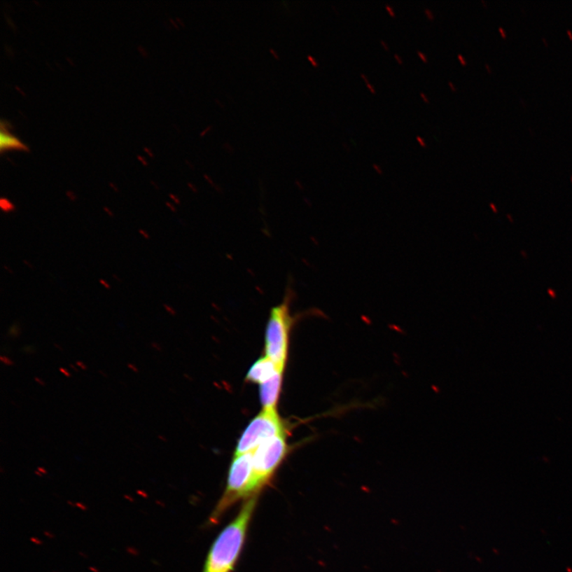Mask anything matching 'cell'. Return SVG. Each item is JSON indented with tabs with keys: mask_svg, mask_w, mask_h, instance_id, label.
<instances>
[{
	"mask_svg": "<svg viewBox=\"0 0 572 572\" xmlns=\"http://www.w3.org/2000/svg\"><path fill=\"white\" fill-rule=\"evenodd\" d=\"M38 470H39L40 473L43 474V475H47V470L45 468H42V467H39L38 468Z\"/></svg>",
	"mask_w": 572,
	"mask_h": 572,
	"instance_id": "41",
	"label": "cell"
},
{
	"mask_svg": "<svg viewBox=\"0 0 572 572\" xmlns=\"http://www.w3.org/2000/svg\"><path fill=\"white\" fill-rule=\"evenodd\" d=\"M99 374H100V375H102V376H104V377H109L107 374H105V373L104 372V371L99 370Z\"/></svg>",
	"mask_w": 572,
	"mask_h": 572,
	"instance_id": "44",
	"label": "cell"
},
{
	"mask_svg": "<svg viewBox=\"0 0 572 572\" xmlns=\"http://www.w3.org/2000/svg\"><path fill=\"white\" fill-rule=\"evenodd\" d=\"M31 540L33 542L34 544L37 545H43V541L36 538H32Z\"/></svg>",
	"mask_w": 572,
	"mask_h": 572,
	"instance_id": "31",
	"label": "cell"
},
{
	"mask_svg": "<svg viewBox=\"0 0 572 572\" xmlns=\"http://www.w3.org/2000/svg\"><path fill=\"white\" fill-rule=\"evenodd\" d=\"M22 351L25 352L27 354H33L35 352V349L32 345L25 346L22 347Z\"/></svg>",
	"mask_w": 572,
	"mask_h": 572,
	"instance_id": "17",
	"label": "cell"
},
{
	"mask_svg": "<svg viewBox=\"0 0 572 572\" xmlns=\"http://www.w3.org/2000/svg\"><path fill=\"white\" fill-rule=\"evenodd\" d=\"M380 43H381L382 46L383 47H384L385 50H390V46H389V45L385 42V41L380 40Z\"/></svg>",
	"mask_w": 572,
	"mask_h": 572,
	"instance_id": "36",
	"label": "cell"
},
{
	"mask_svg": "<svg viewBox=\"0 0 572 572\" xmlns=\"http://www.w3.org/2000/svg\"><path fill=\"white\" fill-rule=\"evenodd\" d=\"M90 570L91 571H92V572H99V570L97 568H94V567L90 568Z\"/></svg>",
	"mask_w": 572,
	"mask_h": 572,
	"instance_id": "45",
	"label": "cell"
},
{
	"mask_svg": "<svg viewBox=\"0 0 572 572\" xmlns=\"http://www.w3.org/2000/svg\"><path fill=\"white\" fill-rule=\"evenodd\" d=\"M211 128L212 127L209 126L207 128L204 129V131L202 133H200V137H205V135L207 134L211 131Z\"/></svg>",
	"mask_w": 572,
	"mask_h": 572,
	"instance_id": "28",
	"label": "cell"
},
{
	"mask_svg": "<svg viewBox=\"0 0 572 572\" xmlns=\"http://www.w3.org/2000/svg\"><path fill=\"white\" fill-rule=\"evenodd\" d=\"M125 498L128 500L130 503H134V498L131 495H125Z\"/></svg>",
	"mask_w": 572,
	"mask_h": 572,
	"instance_id": "39",
	"label": "cell"
},
{
	"mask_svg": "<svg viewBox=\"0 0 572 572\" xmlns=\"http://www.w3.org/2000/svg\"><path fill=\"white\" fill-rule=\"evenodd\" d=\"M76 507H78V508L80 510H84V511L88 510V507L85 504L81 503H76Z\"/></svg>",
	"mask_w": 572,
	"mask_h": 572,
	"instance_id": "30",
	"label": "cell"
},
{
	"mask_svg": "<svg viewBox=\"0 0 572 572\" xmlns=\"http://www.w3.org/2000/svg\"><path fill=\"white\" fill-rule=\"evenodd\" d=\"M481 2H482L483 4H484V5H485V7H487V5L486 2L484 1V0H481Z\"/></svg>",
	"mask_w": 572,
	"mask_h": 572,
	"instance_id": "51",
	"label": "cell"
},
{
	"mask_svg": "<svg viewBox=\"0 0 572 572\" xmlns=\"http://www.w3.org/2000/svg\"><path fill=\"white\" fill-rule=\"evenodd\" d=\"M69 367H70L71 368H72L74 370H75V371H78V369H76V368H75V367H74V365L73 364H70V365H69Z\"/></svg>",
	"mask_w": 572,
	"mask_h": 572,
	"instance_id": "47",
	"label": "cell"
},
{
	"mask_svg": "<svg viewBox=\"0 0 572 572\" xmlns=\"http://www.w3.org/2000/svg\"><path fill=\"white\" fill-rule=\"evenodd\" d=\"M361 78L365 81V83H368V82H369L367 76H365L364 74H361Z\"/></svg>",
	"mask_w": 572,
	"mask_h": 572,
	"instance_id": "42",
	"label": "cell"
},
{
	"mask_svg": "<svg viewBox=\"0 0 572 572\" xmlns=\"http://www.w3.org/2000/svg\"><path fill=\"white\" fill-rule=\"evenodd\" d=\"M0 206H1L2 211L4 212H11L15 210V205L11 200L4 197L1 199Z\"/></svg>",
	"mask_w": 572,
	"mask_h": 572,
	"instance_id": "9",
	"label": "cell"
},
{
	"mask_svg": "<svg viewBox=\"0 0 572 572\" xmlns=\"http://www.w3.org/2000/svg\"><path fill=\"white\" fill-rule=\"evenodd\" d=\"M139 234L140 235V237H141V238H144V239H146H146H147V240H148V239H151V235H150V234H149V233H148V232H147V231H146V230H145V229H143V228L139 229Z\"/></svg>",
	"mask_w": 572,
	"mask_h": 572,
	"instance_id": "13",
	"label": "cell"
},
{
	"mask_svg": "<svg viewBox=\"0 0 572 572\" xmlns=\"http://www.w3.org/2000/svg\"><path fill=\"white\" fill-rule=\"evenodd\" d=\"M365 85H367V87L369 88V90H370L371 92H372V93H376V90H375V87H374L372 85H371V84L370 83V82H368V83H365Z\"/></svg>",
	"mask_w": 572,
	"mask_h": 572,
	"instance_id": "32",
	"label": "cell"
},
{
	"mask_svg": "<svg viewBox=\"0 0 572 572\" xmlns=\"http://www.w3.org/2000/svg\"><path fill=\"white\" fill-rule=\"evenodd\" d=\"M20 333L21 329L19 324L14 323L9 328L8 334L11 336V337L16 338L20 335Z\"/></svg>",
	"mask_w": 572,
	"mask_h": 572,
	"instance_id": "10",
	"label": "cell"
},
{
	"mask_svg": "<svg viewBox=\"0 0 572 572\" xmlns=\"http://www.w3.org/2000/svg\"><path fill=\"white\" fill-rule=\"evenodd\" d=\"M485 67L487 69V70L489 71V72H491V67H489L488 64H486Z\"/></svg>",
	"mask_w": 572,
	"mask_h": 572,
	"instance_id": "46",
	"label": "cell"
},
{
	"mask_svg": "<svg viewBox=\"0 0 572 572\" xmlns=\"http://www.w3.org/2000/svg\"><path fill=\"white\" fill-rule=\"evenodd\" d=\"M59 371H60V372H61V373H62L63 375H64V376H66V377H71V374L69 372L68 370H67V369H66V368H59Z\"/></svg>",
	"mask_w": 572,
	"mask_h": 572,
	"instance_id": "25",
	"label": "cell"
},
{
	"mask_svg": "<svg viewBox=\"0 0 572 572\" xmlns=\"http://www.w3.org/2000/svg\"><path fill=\"white\" fill-rule=\"evenodd\" d=\"M567 32L568 34L569 35L570 39H572V32L570 31V29H568Z\"/></svg>",
	"mask_w": 572,
	"mask_h": 572,
	"instance_id": "48",
	"label": "cell"
},
{
	"mask_svg": "<svg viewBox=\"0 0 572 572\" xmlns=\"http://www.w3.org/2000/svg\"><path fill=\"white\" fill-rule=\"evenodd\" d=\"M68 504L72 506H76V503H73V502H70V501H68Z\"/></svg>",
	"mask_w": 572,
	"mask_h": 572,
	"instance_id": "49",
	"label": "cell"
},
{
	"mask_svg": "<svg viewBox=\"0 0 572 572\" xmlns=\"http://www.w3.org/2000/svg\"><path fill=\"white\" fill-rule=\"evenodd\" d=\"M308 60L310 62V63H311V64H312V66H314V67H319V64H318V62L316 61V59H315L314 57H312V56H311V55H309V56H308Z\"/></svg>",
	"mask_w": 572,
	"mask_h": 572,
	"instance_id": "20",
	"label": "cell"
},
{
	"mask_svg": "<svg viewBox=\"0 0 572 572\" xmlns=\"http://www.w3.org/2000/svg\"><path fill=\"white\" fill-rule=\"evenodd\" d=\"M457 57H458V60L459 62H461V63L463 64V66H466V64H467V63H468L467 60H466L465 57L462 55L459 54Z\"/></svg>",
	"mask_w": 572,
	"mask_h": 572,
	"instance_id": "27",
	"label": "cell"
},
{
	"mask_svg": "<svg viewBox=\"0 0 572 572\" xmlns=\"http://www.w3.org/2000/svg\"><path fill=\"white\" fill-rule=\"evenodd\" d=\"M137 493V494L140 495V496L141 498H148V494H147L146 491H143V489H138Z\"/></svg>",
	"mask_w": 572,
	"mask_h": 572,
	"instance_id": "26",
	"label": "cell"
},
{
	"mask_svg": "<svg viewBox=\"0 0 572 572\" xmlns=\"http://www.w3.org/2000/svg\"><path fill=\"white\" fill-rule=\"evenodd\" d=\"M281 435H286V430L278 412L275 409H263L244 430L235 456L253 452L264 442Z\"/></svg>",
	"mask_w": 572,
	"mask_h": 572,
	"instance_id": "4",
	"label": "cell"
},
{
	"mask_svg": "<svg viewBox=\"0 0 572 572\" xmlns=\"http://www.w3.org/2000/svg\"><path fill=\"white\" fill-rule=\"evenodd\" d=\"M257 500L249 498L212 545L203 572H232L245 543Z\"/></svg>",
	"mask_w": 572,
	"mask_h": 572,
	"instance_id": "1",
	"label": "cell"
},
{
	"mask_svg": "<svg viewBox=\"0 0 572 572\" xmlns=\"http://www.w3.org/2000/svg\"><path fill=\"white\" fill-rule=\"evenodd\" d=\"M270 54L273 55V57L276 59V60H279V56L277 54L276 51L273 49L270 50Z\"/></svg>",
	"mask_w": 572,
	"mask_h": 572,
	"instance_id": "33",
	"label": "cell"
},
{
	"mask_svg": "<svg viewBox=\"0 0 572 572\" xmlns=\"http://www.w3.org/2000/svg\"><path fill=\"white\" fill-rule=\"evenodd\" d=\"M278 371H283L267 356L259 358L258 361L252 365L249 373L246 375V380L259 383H263L271 379Z\"/></svg>",
	"mask_w": 572,
	"mask_h": 572,
	"instance_id": "7",
	"label": "cell"
},
{
	"mask_svg": "<svg viewBox=\"0 0 572 572\" xmlns=\"http://www.w3.org/2000/svg\"><path fill=\"white\" fill-rule=\"evenodd\" d=\"M127 367H128V368H129L130 370H132V371H133V372H134V373H139V370L138 369V368L137 367V365H135L134 364H132V363H128V364H127Z\"/></svg>",
	"mask_w": 572,
	"mask_h": 572,
	"instance_id": "21",
	"label": "cell"
},
{
	"mask_svg": "<svg viewBox=\"0 0 572 572\" xmlns=\"http://www.w3.org/2000/svg\"><path fill=\"white\" fill-rule=\"evenodd\" d=\"M448 85H449V87L451 88V90H452L453 92H456V91H457V90H456V87L455 86V85H454V84L452 83V81L448 82Z\"/></svg>",
	"mask_w": 572,
	"mask_h": 572,
	"instance_id": "38",
	"label": "cell"
},
{
	"mask_svg": "<svg viewBox=\"0 0 572 572\" xmlns=\"http://www.w3.org/2000/svg\"><path fill=\"white\" fill-rule=\"evenodd\" d=\"M293 292L287 290L281 302L271 309L265 329V349L268 358L284 370L288 340L293 324L291 315Z\"/></svg>",
	"mask_w": 572,
	"mask_h": 572,
	"instance_id": "2",
	"label": "cell"
},
{
	"mask_svg": "<svg viewBox=\"0 0 572 572\" xmlns=\"http://www.w3.org/2000/svg\"><path fill=\"white\" fill-rule=\"evenodd\" d=\"M99 282L100 286H103L105 288V290H108V291L111 290V286L109 284V281H106L104 279H99Z\"/></svg>",
	"mask_w": 572,
	"mask_h": 572,
	"instance_id": "16",
	"label": "cell"
},
{
	"mask_svg": "<svg viewBox=\"0 0 572 572\" xmlns=\"http://www.w3.org/2000/svg\"><path fill=\"white\" fill-rule=\"evenodd\" d=\"M0 361H1L4 365H8V367H11V365H14L15 364L14 362L7 356H0Z\"/></svg>",
	"mask_w": 572,
	"mask_h": 572,
	"instance_id": "12",
	"label": "cell"
},
{
	"mask_svg": "<svg viewBox=\"0 0 572 572\" xmlns=\"http://www.w3.org/2000/svg\"><path fill=\"white\" fill-rule=\"evenodd\" d=\"M287 453L286 435L275 436L259 445L253 452L255 485L258 492L268 482Z\"/></svg>",
	"mask_w": 572,
	"mask_h": 572,
	"instance_id": "5",
	"label": "cell"
},
{
	"mask_svg": "<svg viewBox=\"0 0 572 572\" xmlns=\"http://www.w3.org/2000/svg\"><path fill=\"white\" fill-rule=\"evenodd\" d=\"M498 29H499V32H500L501 34L503 35V37L505 38L506 37V34H505V29L503 27H499Z\"/></svg>",
	"mask_w": 572,
	"mask_h": 572,
	"instance_id": "40",
	"label": "cell"
},
{
	"mask_svg": "<svg viewBox=\"0 0 572 572\" xmlns=\"http://www.w3.org/2000/svg\"><path fill=\"white\" fill-rule=\"evenodd\" d=\"M424 13H426V15L428 17V19L429 20H433L435 19L434 13H433V11L431 10H430L428 8H426V9H424Z\"/></svg>",
	"mask_w": 572,
	"mask_h": 572,
	"instance_id": "18",
	"label": "cell"
},
{
	"mask_svg": "<svg viewBox=\"0 0 572 572\" xmlns=\"http://www.w3.org/2000/svg\"><path fill=\"white\" fill-rule=\"evenodd\" d=\"M55 347H57V349H58L59 350L62 351V347H61L60 346L57 345V344H55Z\"/></svg>",
	"mask_w": 572,
	"mask_h": 572,
	"instance_id": "50",
	"label": "cell"
},
{
	"mask_svg": "<svg viewBox=\"0 0 572 572\" xmlns=\"http://www.w3.org/2000/svg\"><path fill=\"white\" fill-rule=\"evenodd\" d=\"M67 197L70 200V202H76V200H78V196L73 191H68L67 193Z\"/></svg>",
	"mask_w": 572,
	"mask_h": 572,
	"instance_id": "14",
	"label": "cell"
},
{
	"mask_svg": "<svg viewBox=\"0 0 572 572\" xmlns=\"http://www.w3.org/2000/svg\"><path fill=\"white\" fill-rule=\"evenodd\" d=\"M126 550H127V553L130 554V555H132L133 557L139 556V550H137V547H127Z\"/></svg>",
	"mask_w": 572,
	"mask_h": 572,
	"instance_id": "11",
	"label": "cell"
},
{
	"mask_svg": "<svg viewBox=\"0 0 572 572\" xmlns=\"http://www.w3.org/2000/svg\"><path fill=\"white\" fill-rule=\"evenodd\" d=\"M394 58H395V59H396V61H397V62H398L399 64H403V60L402 57H400V55H398V54H395V55H394Z\"/></svg>",
	"mask_w": 572,
	"mask_h": 572,
	"instance_id": "35",
	"label": "cell"
},
{
	"mask_svg": "<svg viewBox=\"0 0 572 572\" xmlns=\"http://www.w3.org/2000/svg\"><path fill=\"white\" fill-rule=\"evenodd\" d=\"M256 493L253 452L235 456L229 470L225 492L212 512L210 517L211 523H217L235 503L244 498L255 496Z\"/></svg>",
	"mask_w": 572,
	"mask_h": 572,
	"instance_id": "3",
	"label": "cell"
},
{
	"mask_svg": "<svg viewBox=\"0 0 572 572\" xmlns=\"http://www.w3.org/2000/svg\"><path fill=\"white\" fill-rule=\"evenodd\" d=\"M103 210L104 211V214L107 215L110 218L115 217V212L111 208L108 207V206H104Z\"/></svg>",
	"mask_w": 572,
	"mask_h": 572,
	"instance_id": "15",
	"label": "cell"
},
{
	"mask_svg": "<svg viewBox=\"0 0 572 572\" xmlns=\"http://www.w3.org/2000/svg\"><path fill=\"white\" fill-rule=\"evenodd\" d=\"M283 371H278L270 379L260 385V399L264 409L274 410L278 404Z\"/></svg>",
	"mask_w": 572,
	"mask_h": 572,
	"instance_id": "6",
	"label": "cell"
},
{
	"mask_svg": "<svg viewBox=\"0 0 572 572\" xmlns=\"http://www.w3.org/2000/svg\"><path fill=\"white\" fill-rule=\"evenodd\" d=\"M0 149L1 153L10 151H27V147L10 132L8 123L2 121L0 131Z\"/></svg>",
	"mask_w": 572,
	"mask_h": 572,
	"instance_id": "8",
	"label": "cell"
},
{
	"mask_svg": "<svg viewBox=\"0 0 572 572\" xmlns=\"http://www.w3.org/2000/svg\"><path fill=\"white\" fill-rule=\"evenodd\" d=\"M386 9L387 10L388 13L390 14L391 16L395 17V15H395V11L391 5L386 4Z\"/></svg>",
	"mask_w": 572,
	"mask_h": 572,
	"instance_id": "23",
	"label": "cell"
},
{
	"mask_svg": "<svg viewBox=\"0 0 572 572\" xmlns=\"http://www.w3.org/2000/svg\"><path fill=\"white\" fill-rule=\"evenodd\" d=\"M34 381L38 383V384L40 385L41 386H46L45 381L43 380L42 379H41V377H34Z\"/></svg>",
	"mask_w": 572,
	"mask_h": 572,
	"instance_id": "24",
	"label": "cell"
},
{
	"mask_svg": "<svg viewBox=\"0 0 572 572\" xmlns=\"http://www.w3.org/2000/svg\"><path fill=\"white\" fill-rule=\"evenodd\" d=\"M34 474L39 476V477H43V474L41 473L40 471L38 470L34 471Z\"/></svg>",
	"mask_w": 572,
	"mask_h": 572,
	"instance_id": "43",
	"label": "cell"
},
{
	"mask_svg": "<svg viewBox=\"0 0 572 572\" xmlns=\"http://www.w3.org/2000/svg\"><path fill=\"white\" fill-rule=\"evenodd\" d=\"M420 96L423 99L424 102L429 103V99L427 97L426 94H424V92H421Z\"/></svg>",
	"mask_w": 572,
	"mask_h": 572,
	"instance_id": "34",
	"label": "cell"
},
{
	"mask_svg": "<svg viewBox=\"0 0 572 572\" xmlns=\"http://www.w3.org/2000/svg\"><path fill=\"white\" fill-rule=\"evenodd\" d=\"M44 534H45V536H46V538H50V539H51V538H52V539H53V538H55V535H54V534H53V533H50V532H48V531H45Z\"/></svg>",
	"mask_w": 572,
	"mask_h": 572,
	"instance_id": "37",
	"label": "cell"
},
{
	"mask_svg": "<svg viewBox=\"0 0 572 572\" xmlns=\"http://www.w3.org/2000/svg\"><path fill=\"white\" fill-rule=\"evenodd\" d=\"M543 41H544V43L546 44V46H547V44H548L547 41H546L545 38H543Z\"/></svg>",
	"mask_w": 572,
	"mask_h": 572,
	"instance_id": "52",
	"label": "cell"
},
{
	"mask_svg": "<svg viewBox=\"0 0 572 572\" xmlns=\"http://www.w3.org/2000/svg\"><path fill=\"white\" fill-rule=\"evenodd\" d=\"M416 139L418 141L419 144H420L421 146H423V147H426L427 146L426 141H424L422 137H419V135H417V137H416Z\"/></svg>",
	"mask_w": 572,
	"mask_h": 572,
	"instance_id": "22",
	"label": "cell"
},
{
	"mask_svg": "<svg viewBox=\"0 0 572 572\" xmlns=\"http://www.w3.org/2000/svg\"><path fill=\"white\" fill-rule=\"evenodd\" d=\"M417 55L419 57H420V58L421 59V60L424 62H428L427 55H424L423 52H421L420 50H417Z\"/></svg>",
	"mask_w": 572,
	"mask_h": 572,
	"instance_id": "19",
	"label": "cell"
},
{
	"mask_svg": "<svg viewBox=\"0 0 572 572\" xmlns=\"http://www.w3.org/2000/svg\"><path fill=\"white\" fill-rule=\"evenodd\" d=\"M76 365H78V367H79L81 369L84 370H87V365H85V364L83 362H81V361H76Z\"/></svg>",
	"mask_w": 572,
	"mask_h": 572,
	"instance_id": "29",
	"label": "cell"
}]
</instances>
